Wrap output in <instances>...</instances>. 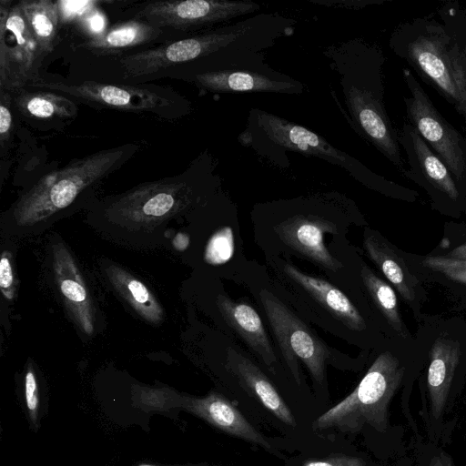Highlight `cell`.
<instances>
[{
    "label": "cell",
    "mask_w": 466,
    "mask_h": 466,
    "mask_svg": "<svg viewBox=\"0 0 466 466\" xmlns=\"http://www.w3.org/2000/svg\"><path fill=\"white\" fill-rule=\"evenodd\" d=\"M127 144L76 159L40 178L2 215L6 237H32L46 231L90 199L91 192L138 150Z\"/></svg>",
    "instance_id": "7a4b0ae2"
},
{
    "label": "cell",
    "mask_w": 466,
    "mask_h": 466,
    "mask_svg": "<svg viewBox=\"0 0 466 466\" xmlns=\"http://www.w3.org/2000/svg\"><path fill=\"white\" fill-rule=\"evenodd\" d=\"M403 374L395 356L389 351L380 354L354 390L315 420L313 430L353 433L370 426L385 432L389 404Z\"/></svg>",
    "instance_id": "8992f818"
},
{
    "label": "cell",
    "mask_w": 466,
    "mask_h": 466,
    "mask_svg": "<svg viewBox=\"0 0 466 466\" xmlns=\"http://www.w3.org/2000/svg\"><path fill=\"white\" fill-rule=\"evenodd\" d=\"M451 41V36L441 22L418 17L399 25L389 46L462 116L463 98L449 56Z\"/></svg>",
    "instance_id": "ba28073f"
},
{
    "label": "cell",
    "mask_w": 466,
    "mask_h": 466,
    "mask_svg": "<svg viewBox=\"0 0 466 466\" xmlns=\"http://www.w3.org/2000/svg\"><path fill=\"white\" fill-rule=\"evenodd\" d=\"M302 466H365V461L359 457L336 454L322 459L308 460Z\"/></svg>",
    "instance_id": "836d02e7"
},
{
    "label": "cell",
    "mask_w": 466,
    "mask_h": 466,
    "mask_svg": "<svg viewBox=\"0 0 466 466\" xmlns=\"http://www.w3.org/2000/svg\"><path fill=\"white\" fill-rule=\"evenodd\" d=\"M227 367L242 387L283 423L297 425L289 406L264 372L248 358L229 348Z\"/></svg>",
    "instance_id": "ffe728a7"
},
{
    "label": "cell",
    "mask_w": 466,
    "mask_h": 466,
    "mask_svg": "<svg viewBox=\"0 0 466 466\" xmlns=\"http://www.w3.org/2000/svg\"><path fill=\"white\" fill-rule=\"evenodd\" d=\"M350 203L335 192L274 202L285 216L273 225V232L289 250L328 273L339 274L343 264L328 249L324 237L339 233L331 215Z\"/></svg>",
    "instance_id": "5b68a950"
},
{
    "label": "cell",
    "mask_w": 466,
    "mask_h": 466,
    "mask_svg": "<svg viewBox=\"0 0 466 466\" xmlns=\"http://www.w3.org/2000/svg\"><path fill=\"white\" fill-rule=\"evenodd\" d=\"M137 466H163V465H154V464H140ZM171 466H187V465H171Z\"/></svg>",
    "instance_id": "d590c367"
},
{
    "label": "cell",
    "mask_w": 466,
    "mask_h": 466,
    "mask_svg": "<svg viewBox=\"0 0 466 466\" xmlns=\"http://www.w3.org/2000/svg\"><path fill=\"white\" fill-rule=\"evenodd\" d=\"M103 271L111 288L146 321L158 325L164 310L150 289L123 268L107 263Z\"/></svg>",
    "instance_id": "603a6c76"
},
{
    "label": "cell",
    "mask_w": 466,
    "mask_h": 466,
    "mask_svg": "<svg viewBox=\"0 0 466 466\" xmlns=\"http://www.w3.org/2000/svg\"><path fill=\"white\" fill-rule=\"evenodd\" d=\"M265 51L234 49L192 62L198 68L187 79L212 93H274L301 95L307 86L267 65Z\"/></svg>",
    "instance_id": "52a82bcc"
},
{
    "label": "cell",
    "mask_w": 466,
    "mask_h": 466,
    "mask_svg": "<svg viewBox=\"0 0 466 466\" xmlns=\"http://www.w3.org/2000/svg\"><path fill=\"white\" fill-rule=\"evenodd\" d=\"M238 139L279 168L289 167L287 153L294 152L339 166L370 188L385 191L399 187L316 132L260 108L249 110L246 127Z\"/></svg>",
    "instance_id": "277c9868"
},
{
    "label": "cell",
    "mask_w": 466,
    "mask_h": 466,
    "mask_svg": "<svg viewBox=\"0 0 466 466\" xmlns=\"http://www.w3.org/2000/svg\"><path fill=\"white\" fill-rule=\"evenodd\" d=\"M234 249L233 235L229 228L218 231L211 239L208 257L214 263L225 262L230 258Z\"/></svg>",
    "instance_id": "f546056e"
},
{
    "label": "cell",
    "mask_w": 466,
    "mask_h": 466,
    "mask_svg": "<svg viewBox=\"0 0 466 466\" xmlns=\"http://www.w3.org/2000/svg\"><path fill=\"white\" fill-rule=\"evenodd\" d=\"M360 277L369 295L388 323L396 332L404 336V326L393 289L366 264L361 265Z\"/></svg>",
    "instance_id": "83f0119b"
},
{
    "label": "cell",
    "mask_w": 466,
    "mask_h": 466,
    "mask_svg": "<svg viewBox=\"0 0 466 466\" xmlns=\"http://www.w3.org/2000/svg\"><path fill=\"white\" fill-rule=\"evenodd\" d=\"M363 247L371 261L396 288L407 301L415 299L417 279L409 271L403 260L381 238L366 234Z\"/></svg>",
    "instance_id": "cb8c5ba5"
},
{
    "label": "cell",
    "mask_w": 466,
    "mask_h": 466,
    "mask_svg": "<svg viewBox=\"0 0 466 466\" xmlns=\"http://www.w3.org/2000/svg\"><path fill=\"white\" fill-rule=\"evenodd\" d=\"M12 93L2 90L0 95V143L2 148L7 146L13 127L11 113Z\"/></svg>",
    "instance_id": "1f68e13d"
},
{
    "label": "cell",
    "mask_w": 466,
    "mask_h": 466,
    "mask_svg": "<svg viewBox=\"0 0 466 466\" xmlns=\"http://www.w3.org/2000/svg\"><path fill=\"white\" fill-rule=\"evenodd\" d=\"M48 259L54 287L67 314L82 333L92 336L96 325L95 302L73 253L62 241H54Z\"/></svg>",
    "instance_id": "9a60e30c"
},
{
    "label": "cell",
    "mask_w": 466,
    "mask_h": 466,
    "mask_svg": "<svg viewBox=\"0 0 466 466\" xmlns=\"http://www.w3.org/2000/svg\"><path fill=\"white\" fill-rule=\"evenodd\" d=\"M25 397L30 419L35 424L38 416L39 395L36 378L31 367H28L25 377Z\"/></svg>",
    "instance_id": "d6a6232c"
},
{
    "label": "cell",
    "mask_w": 466,
    "mask_h": 466,
    "mask_svg": "<svg viewBox=\"0 0 466 466\" xmlns=\"http://www.w3.org/2000/svg\"><path fill=\"white\" fill-rule=\"evenodd\" d=\"M423 265L450 279L466 284V259L448 256H431L424 258Z\"/></svg>",
    "instance_id": "f1b7e54d"
},
{
    "label": "cell",
    "mask_w": 466,
    "mask_h": 466,
    "mask_svg": "<svg viewBox=\"0 0 466 466\" xmlns=\"http://www.w3.org/2000/svg\"><path fill=\"white\" fill-rule=\"evenodd\" d=\"M162 29L143 19H131L91 36L78 46L95 55L117 54L157 39Z\"/></svg>",
    "instance_id": "7402d4cb"
},
{
    "label": "cell",
    "mask_w": 466,
    "mask_h": 466,
    "mask_svg": "<svg viewBox=\"0 0 466 466\" xmlns=\"http://www.w3.org/2000/svg\"><path fill=\"white\" fill-rule=\"evenodd\" d=\"M323 54L339 76L345 105L360 134L403 174L398 132L384 104L385 57L375 44L354 38L328 46Z\"/></svg>",
    "instance_id": "3957f363"
},
{
    "label": "cell",
    "mask_w": 466,
    "mask_h": 466,
    "mask_svg": "<svg viewBox=\"0 0 466 466\" xmlns=\"http://www.w3.org/2000/svg\"><path fill=\"white\" fill-rule=\"evenodd\" d=\"M439 14L451 36L449 56L463 98L462 116L466 122V10L456 2H447L439 9Z\"/></svg>",
    "instance_id": "d4e9b609"
},
{
    "label": "cell",
    "mask_w": 466,
    "mask_h": 466,
    "mask_svg": "<svg viewBox=\"0 0 466 466\" xmlns=\"http://www.w3.org/2000/svg\"><path fill=\"white\" fill-rule=\"evenodd\" d=\"M275 266L281 279L289 280V286L309 298L335 321L350 331L366 329V322L360 310L339 288L324 279L299 270L283 259L276 261Z\"/></svg>",
    "instance_id": "e0dca14e"
},
{
    "label": "cell",
    "mask_w": 466,
    "mask_h": 466,
    "mask_svg": "<svg viewBox=\"0 0 466 466\" xmlns=\"http://www.w3.org/2000/svg\"><path fill=\"white\" fill-rule=\"evenodd\" d=\"M402 75L409 90V96H404L408 122L466 192V138L433 106L411 71L403 68Z\"/></svg>",
    "instance_id": "7c38bea8"
},
{
    "label": "cell",
    "mask_w": 466,
    "mask_h": 466,
    "mask_svg": "<svg viewBox=\"0 0 466 466\" xmlns=\"http://www.w3.org/2000/svg\"><path fill=\"white\" fill-rule=\"evenodd\" d=\"M182 407L215 428L236 438L271 450L268 440L223 395L210 392L205 397H182Z\"/></svg>",
    "instance_id": "ac0fdd59"
},
{
    "label": "cell",
    "mask_w": 466,
    "mask_h": 466,
    "mask_svg": "<svg viewBox=\"0 0 466 466\" xmlns=\"http://www.w3.org/2000/svg\"><path fill=\"white\" fill-rule=\"evenodd\" d=\"M19 4L45 58L54 50L57 41L58 4L51 0H24Z\"/></svg>",
    "instance_id": "484cf974"
},
{
    "label": "cell",
    "mask_w": 466,
    "mask_h": 466,
    "mask_svg": "<svg viewBox=\"0 0 466 466\" xmlns=\"http://www.w3.org/2000/svg\"><path fill=\"white\" fill-rule=\"evenodd\" d=\"M44 57L20 4L0 2V87L16 93L39 78Z\"/></svg>",
    "instance_id": "4fadbf2b"
},
{
    "label": "cell",
    "mask_w": 466,
    "mask_h": 466,
    "mask_svg": "<svg viewBox=\"0 0 466 466\" xmlns=\"http://www.w3.org/2000/svg\"><path fill=\"white\" fill-rule=\"evenodd\" d=\"M217 306L229 327L273 370L277 356L256 309L248 303L235 301L226 295L217 298Z\"/></svg>",
    "instance_id": "d6986e66"
},
{
    "label": "cell",
    "mask_w": 466,
    "mask_h": 466,
    "mask_svg": "<svg viewBox=\"0 0 466 466\" xmlns=\"http://www.w3.org/2000/svg\"><path fill=\"white\" fill-rule=\"evenodd\" d=\"M398 140L408 162L404 176L423 187L436 198L450 203L461 201L465 191L445 163L409 122L403 124L398 133Z\"/></svg>",
    "instance_id": "2e32d148"
},
{
    "label": "cell",
    "mask_w": 466,
    "mask_h": 466,
    "mask_svg": "<svg viewBox=\"0 0 466 466\" xmlns=\"http://www.w3.org/2000/svg\"><path fill=\"white\" fill-rule=\"evenodd\" d=\"M0 289L5 300L12 302L15 296V273L12 253L4 249L0 261Z\"/></svg>",
    "instance_id": "4dcf8cb0"
},
{
    "label": "cell",
    "mask_w": 466,
    "mask_h": 466,
    "mask_svg": "<svg viewBox=\"0 0 466 466\" xmlns=\"http://www.w3.org/2000/svg\"><path fill=\"white\" fill-rule=\"evenodd\" d=\"M260 35L258 21L250 16L235 24L127 55L119 63L126 77H137L179 64L192 63L221 52L253 48L258 45Z\"/></svg>",
    "instance_id": "9c48e42d"
},
{
    "label": "cell",
    "mask_w": 466,
    "mask_h": 466,
    "mask_svg": "<svg viewBox=\"0 0 466 466\" xmlns=\"http://www.w3.org/2000/svg\"><path fill=\"white\" fill-rule=\"evenodd\" d=\"M29 86L122 111L150 112L161 116H167L171 112L181 116L188 114L192 109L189 101L161 86H122L95 81L71 85L63 82H48L40 77L31 82Z\"/></svg>",
    "instance_id": "8fae6325"
},
{
    "label": "cell",
    "mask_w": 466,
    "mask_h": 466,
    "mask_svg": "<svg viewBox=\"0 0 466 466\" xmlns=\"http://www.w3.org/2000/svg\"><path fill=\"white\" fill-rule=\"evenodd\" d=\"M460 344L448 338H438L430 351L428 388L435 418L441 414L455 370L460 360Z\"/></svg>",
    "instance_id": "44dd1931"
},
{
    "label": "cell",
    "mask_w": 466,
    "mask_h": 466,
    "mask_svg": "<svg viewBox=\"0 0 466 466\" xmlns=\"http://www.w3.org/2000/svg\"><path fill=\"white\" fill-rule=\"evenodd\" d=\"M448 257L459 259H466V242L455 248L448 254Z\"/></svg>",
    "instance_id": "e575fe53"
},
{
    "label": "cell",
    "mask_w": 466,
    "mask_h": 466,
    "mask_svg": "<svg viewBox=\"0 0 466 466\" xmlns=\"http://www.w3.org/2000/svg\"><path fill=\"white\" fill-rule=\"evenodd\" d=\"M258 298L281 354L298 384L300 382L299 360L305 364L313 380L323 384L327 364L338 351L269 290L261 289Z\"/></svg>",
    "instance_id": "30bf717a"
},
{
    "label": "cell",
    "mask_w": 466,
    "mask_h": 466,
    "mask_svg": "<svg viewBox=\"0 0 466 466\" xmlns=\"http://www.w3.org/2000/svg\"><path fill=\"white\" fill-rule=\"evenodd\" d=\"M208 153L176 177L142 183L91 203L86 220L109 239L131 247H154L167 225L204 206L220 187Z\"/></svg>",
    "instance_id": "6da1fadb"
},
{
    "label": "cell",
    "mask_w": 466,
    "mask_h": 466,
    "mask_svg": "<svg viewBox=\"0 0 466 466\" xmlns=\"http://www.w3.org/2000/svg\"><path fill=\"white\" fill-rule=\"evenodd\" d=\"M15 106L25 116L35 119L74 118L76 105L67 97L54 92H29L20 89L15 93Z\"/></svg>",
    "instance_id": "4316f807"
},
{
    "label": "cell",
    "mask_w": 466,
    "mask_h": 466,
    "mask_svg": "<svg viewBox=\"0 0 466 466\" xmlns=\"http://www.w3.org/2000/svg\"><path fill=\"white\" fill-rule=\"evenodd\" d=\"M260 5L247 0H185L149 2L136 18L157 27L198 30L253 14Z\"/></svg>",
    "instance_id": "5bb4252c"
}]
</instances>
